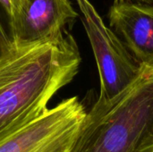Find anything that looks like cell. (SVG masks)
Wrapping results in <instances>:
<instances>
[{
	"label": "cell",
	"instance_id": "cell-6",
	"mask_svg": "<svg viewBox=\"0 0 153 152\" xmlns=\"http://www.w3.org/2000/svg\"><path fill=\"white\" fill-rule=\"evenodd\" d=\"M109 24L125 40L140 66L153 68V4L114 2L108 12Z\"/></svg>",
	"mask_w": 153,
	"mask_h": 152
},
{
	"label": "cell",
	"instance_id": "cell-11",
	"mask_svg": "<svg viewBox=\"0 0 153 152\" xmlns=\"http://www.w3.org/2000/svg\"><path fill=\"white\" fill-rule=\"evenodd\" d=\"M122 1H124V0H115V2H122Z\"/></svg>",
	"mask_w": 153,
	"mask_h": 152
},
{
	"label": "cell",
	"instance_id": "cell-4",
	"mask_svg": "<svg viewBox=\"0 0 153 152\" xmlns=\"http://www.w3.org/2000/svg\"><path fill=\"white\" fill-rule=\"evenodd\" d=\"M90 39L100 75V98L108 99L129 85L141 66L109 29L89 0H75Z\"/></svg>",
	"mask_w": 153,
	"mask_h": 152
},
{
	"label": "cell",
	"instance_id": "cell-5",
	"mask_svg": "<svg viewBox=\"0 0 153 152\" xmlns=\"http://www.w3.org/2000/svg\"><path fill=\"white\" fill-rule=\"evenodd\" d=\"M78 15L70 0H22L13 21V44L24 47L56 39Z\"/></svg>",
	"mask_w": 153,
	"mask_h": 152
},
{
	"label": "cell",
	"instance_id": "cell-1",
	"mask_svg": "<svg viewBox=\"0 0 153 152\" xmlns=\"http://www.w3.org/2000/svg\"><path fill=\"white\" fill-rule=\"evenodd\" d=\"M81 62L67 30L42 43L14 46L0 58V142L44 113L76 76Z\"/></svg>",
	"mask_w": 153,
	"mask_h": 152
},
{
	"label": "cell",
	"instance_id": "cell-7",
	"mask_svg": "<svg viewBox=\"0 0 153 152\" xmlns=\"http://www.w3.org/2000/svg\"><path fill=\"white\" fill-rule=\"evenodd\" d=\"M14 47L10 23L0 7V58Z\"/></svg>",
	"mask_w": 153,
	"mask_h": 152
},
{
	"label": "cell",
	"instance_id": "cell-9",
	"mask_svg": "<svg viewBox=\"0 0 153 152\" xmlns=\"http://www.w3.org/2000/svg\"><path fill=\"white\" fill-rule=\"evenodd\" d=\"M136 152H153V136H146Z\"/></svg>",
	"mask_w": 153,
	"mask_h": 152
},
{
	"label": "cell",
	"instance_id": "cell-8",
	"mask_svg": "<svg viewBox=\"0 0 153 152\" xmlns=\"http://www.w3.org/2000/svg\"><path fill=\"white\" fill-rule=\"evenodd\" d=\"M22 0H0V7L5 14L13 33V21Z\"/></svg>",
	"mask_w": 153,
	"mask_h": 152
},
{
	"label": "cell",
	"instance_id": "cell-10",
	"mask_svg": "<svg viewBox=\"0 0 153 152\" xmlns=\"http://www.w3.org/2000/svg\"><path fill=\"white\" fill-rule=\"evenodd\" d=\"M147 136H153V129H152V132L149 135H147Z\"/></svg>",
	"mask_w": 153,
	"mask_h": 152
},
{
	"label": "cell",
	"instance_id": "cell-3",
	"mask_svg": "<svg viewBox=\"0 0 153 152\" xmlns=\"http://www.w3.org/2000/svg\"><path fill=\"white\" fill-rule=\"evenodd\" d=\"M77 97L62 100L0 142V152H69L86 116Z\"/></svg>",
	"mask_w": 153,
	"mask_h": 152
},
{
	"label": "cell",
	"instance_id": "cell-2",
	"mask_svg": "<svg viewBox=\"0 0 153 152\" xmlns=\"http://www.w3.org/2000/svg\"><path fill=\"white\" fill-rule=\"evenodd\" d=\"M153 129V68L87 111L69 152H136Z\"/></svg>",
	"mask_w": 153,
	"mask_h": 152
}]
</instances>
